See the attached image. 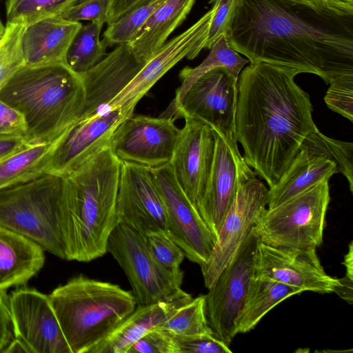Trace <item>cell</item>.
<instances>
[{"label":"cell","instance_id":"7","mask_svg":"<svg viewBox=\"0 0 353 353\" xmlns=\"http://www.w3.org/2000/svg\"><path fill=\"white\" fill-rule=\"evenodd\" d=\"M328 181L324 180L274 208L263 209L252 233L272 247L316 249L323 243L330 201Z\"/></svg>","mask_w":353,"mask_h":353},{"label":"cell","instance_id":"9","mask_svg":"<svg viewBox=\"0 0 353 353\" xmlns=\"http://www.w3.org/2000/svg\"><path fill=\"white\" fill-rule=\"evenodd\" d=\"M238 78L227 68H214L199 77L190 87L180 103L166 112L176 119H190L209 126L234 148Z\"/></svg>","mask_w":353,"mask_h":353},{"label":"cell","instance_id":"21","mask_svg":"<svg viewBox=\"0 0 353 353\" xmlns=\"http://www.w3.org/2000/svg\"><path fill=\"white\" fill-rule=\"evenodd\" d=\"M81 26L80 22L66 20L60 15L25 25L21 39L25 65L65 63L68 48Z\"/></svg>","mask_w":353,"mask_h":353},{"label":"cell","instance_id":"13","mask_svg":"<svg viewBox=\"0 0 353 353\" xmlns=\"http://www.w3.org/2000/svg\"><path fill=\"white\" fill-rule=\"evenodd\" d=\"M268 189L256 175L243 181L221 225L214 248L201 266L205 286L209 289L251 232L268 205Z\"/></svg>","mask_w":353,"mask_h":353},{"label":"cell","instance_id":"8","mask_svg":"<svg viewBox=\"0 0 353 353\" xmlns=\"http://www.w3.org/2000/svg\"><path fill=\"white\" fill-rule=\"evenodd\" d=\"M107 252L124 271L139 305L190 296L181 288L183 272L174 273L164 268L151 253L145 237L128 225H117L109 236Z\"/></svg>","mask_w":353,"mask_h":353},{"label":"cell","instance_id":"44","mask_svg":"<svg viewBox=\"0 0 353 353\" xmlns=\"http://www.w3.org/2000/svg\"><path fill=\"white\" fill-rule=\"evenodd\" d=\"M30 145L23 136L0 134V160Z\"/></svg>","mask_w":353,"mask_h":353},{"label":"cell","instance_id":"27","mask_svg":"<svg viewBox=\"0 0 353 353\" xmlns=\"http://www.w3.org/2000/svg\"><path fill=\"white\" fill-rule=\"evenodd\" d=\"M301 292H303L299 288L276 281L252 278L235 322V334L250 332L274 307Z\"/></svg>","mask_w":353,"mask_h":353},{"label":"cell","instance_id":"35","mask_svg":"<svg viewBox=\"0 0 353 353\" xmlns=\"http://www.w3.org/2000/svg\"><path fill=\"white\" fill-rule=\"evenodd\" d=\"M144 237L151 253L159 263L172 272H183L180 266L185 258L184 252L166 232H150Z\"/></svg>","mask_w":353,"mask_h":353},{"label":"cell","instance_id":"5","mask_svg":"<svg viewBox=\"0 0 353 353\" xmlns=\"http://www.w3.org/2000/svg\"><path fill=\"white\" fill-rule=\"evenodd\" d=\"M49 299L71 353H88L137 307L132 292L79 274Z\"/></svg>","mask_w":353,"mask_h":353},{"label":"cell","instance_id":"37","mask_svg":"<svg viewBox=\"0 0 353 353\" xmlns=\"http://www.w3.org/2000/svg\"><path fill=\"white\" fill-rule=\"evenodd\" d=\"M110 0H77L60 16L75 22L90 21L103 26L107 22Z\"/></svg>","mask_w":353,"mask_h":353},{"label":"cell","instance_id":"23","mask_svg":"<svg viewBox=\"0 0 353 353\" xmlns=\"http://www.w3.org/2000/svg\"><path fill=\"white\" fill-rule=\"evenodd\" d=\"M192 296L171 302L139 305L88 353H127L129 348L149 331L159 327Z\"/></svg>","mask_w":353,"mask_h":353},{"label":"cell","instance_id":"47","mask_svg":"<svg viewBox=\"0 0 353 353\" xmlns=\"http://www.w3.org/2000/svg\"><path fill=\"white\" fill-rule=\"evenodd\" d=\"M343 264L346 268V274L350 279H353V243L351 241L349 244V250L344 256Z\"/></svg>","mask_w":353,"mask_h":353},{"label":"cell","instance_id":"3","mask_svg":"<svg viewBox=\"0 0 353 353\" xmlns=\"http://www.w3.org/2000/svg\"><path fill=\"white\" fill-rule=\"evenodd\" d=\"M121 163L108 147L63 177L60 227L65 260L89 262L107 252L118 224Z\"/></svg>","mask_w":353,"mask_h":353},{"label":"cell","instance_id":"49","mask_svg":"<svg viewBox=\"0 0 353 353\" xmlns=\"http://www.w3.org/2000/svg\"><path fill=\"white\" fill-rule=\"evenodd\" d=\"M294 1L305 2V3H318V2H321V1H327V0H294Z\"/></svg>","mask_w":353,"mask_h":353},{"label":"cell","instance_id":"32","mask_svg":"<svg viewBox=\"0 0 353 353\" xmlns=\"http://www.w3.org/2000/svg\"><path fill=\"white\" fill-rule=\"evenodd\" d=\"M166 0H154L125 13L108 24L102 41L107 46L130 43L150 15Z\"/></svg>","mask_w":353,"mask_h":353},{"label":"cell","instance_id":"34","mask_svg":"<svg viewBox=\"0 0 353 353\" xmlns=\"http://www.w3.org/2000/svg\"><path fill=\"white\" fill-rule=\"evenodd\" d=\"M25 25L7 22L0 39V90L12 75L25 65L22 33Z\"/></svg>","mask_w":353,"mask_h":353},{"label":"cell","instance_id":"28","mask_svg":"<svg viewBox=\"0 0 353 353\" xmlns=\"http://www.w3.org/2000/svg\"><path fill=\"white\" fill-rule=\"evenodd\" d=\"M250 63L232 49L228 43L226 34H222L212 45L207 57L197 66H187L179 73L181 84L176 91L175 97L170 106L176 108L181 101L192 84L205 73L216 68H227L238 78L244 66Z\"/></svg>","mask_w":353,"mask_h":353},{"label":"cell","instance_id":"18","mask_svg":"<svg viewBox=\"0 0 353 353\" xmlns=\"http://www.w3.org/2000/svg\"><path fill=\"white\" fill-rule=\"evenodd\" d=\"M14 337L30 353H71L48 295L19 288L8 297Z\"/></svg>","mask_w":353,"mask_h":353},{"label":"cell","instance_id":"14","mask_svg":"<svg viewBox=\"0 0 353 353\" xmlns=\"http://www.w3.org/2000/svg\"><path fill=\"white\" fill-rule=\"evenodd\" d=\"M253 278L270 280L321 294L334 292L339 279L328 275L315 248H277L259 241Z\"/></svg>","mask_w":353,"mask_h":353},{"label":"cell","instance_id":"29","mask_svg":"<svg viewBox=\"0 0 353 353\" xmlns=\"http://www.w3.org/2000/svg\"><path fill=\"white\" fill-rule=\"evenodd\" d=\"M103 26L90 22L82 25L75 34L65 59V63L75 73L88 72L106 56L107 46L100 40Z\"/></svg>","mask_w":353,"mask_h":353},{"label":"cell","instance_id":"40","mask_svg":"<svg viewBox=\"0 0 353 353\" xmlns=\"http://www.w3.org/2000/svg\"><path fill=\"white\" fill-rule=\"evenodd\" d=\"M179 353H231L230 346L214 334L174 337Z\"/></svg>","mask_w":353,"mask_h":353},{"label":"cell","instance_id":"48","mask_svg":"<svg viewBox=\"0 0 353 353\" xmlns=\"http://www.w3.org/2000/svg\"><path fill=\"white\" fill-rule=\"evenodd\" d=\"M6 30V26L3 24L1 20L0 19V39L4 34Z\"/></svg>","mask_w":353,"mask_h":353},{"label":"cell","instance_id":"25","mask_svg":"<svg viewBox=\"0 0 353 353\" xmlns=\"http://www.w3.org/2000/svg\"><path fill=\"white\" fill-rule=\"evenodd\" d=\"M196 0H166L150 15L128 44L141 62L145 63L184 21Z\"/></svg>","mask_w":353,"mask_h":353},{"label":"cell","instance_id":"41","mask_svg":"<svg viewBox=\"0 0 353 353\" xmlns=\"http://www.w3.org/2000/svg\"><path fill=\"white\" fill-rule=\"evenodd\" d=\"M26 132L23 116L0 100V134H15L26 138Z\"/></svg>","mask_w":353,"mask_h":353},{"label":"cell","instance_id":"38","mask_svg":"<svg viewBox=\"0 0 353 353\" xmlns=\"http://www.w3.org/2000/svg\"><path fill=\"white\" fill-rule=\"evenodd\" d=\"M127 353H179V347L173 336L169 333L154 328L137 342L128 350Z\"/></svg>","mask_w":353,"mask_h":353},{"label":"cell","instance_id":"10","mask_svg":"<svg viewBox=\"0 0 353 353\" xmlns=\"http://www.w3.org/2000/svg\"><path fill=\"white\" fill-rule=\"evenodd\" d=\"M259 242L251 232L205 294V310L214 334L230 346L235 322L243 307L254 275L255 250Z\"/></svg>","mask_w":353,"mask_h":353},{"label":"cell","instance_id":"12","mask_svg":"<svg viewBox=\"0 0 353 353\" xmlns=\"http://www.w3.org/2000/svg\"><path fill=\"white\" fill-rule=\"evenodd\" d=\"M132 116L109 104L80 116L59 136L49 174L65 176L110 147L123 122Z\"/></svg>","mask_w":353,"mask_h":353},{"label":"cell","instance_id":"22","mask_svg":"<svg viewBox=\"0 0 353 353\" xmlns=\"http://www.w3.org/2000/svg\"><path fill=\"white\" fill-rule=\"evenodd\" d=\"M43 251L30 239L0 225V291L33 277L43 266Z\"/></svg>","mask_w":353,"mask_h":353},{"label":"cell","instance_id":"2","mask_svg":"<svg viewBox=\"0 0 353 353\" xmlns=\"http://www.w3.org/2000/svg\"><path fill=\"white\" fill-rule=\"evenodd\" d=\"M298 73L264 62L250 63L238 77L235 137L243 160L272 188L317 129L309 94L294 81Z\"/></svg>","mask_w":353,"mask_h":353},{"label":"cell","instance_id":"42","mask_svg":"<svg viewBox=\"0 0 353 353\" xmlns=\"http://www.w3.org/2000/svg\"><path fill=\"white\" fill-rule=\"evenodd\" d=\"M14 339L12 324L8 305V297L0 291V352H3Z\"/></svg>","mask_w":353,"mask_h":353},{"label":"cell","instance_id":"15","mask_svg":"<svg viewBox=\"0 0 353 353\" xmlns=\"http://www.w3.org/2000/svg\"><path fill=\"white\" fill-rule=\"evenodd\" d=\"M212 13L211 8L184 32L166 41L112 99L111 106L134 114L137 104L161 77L183 59H193L205 49Z\"/></svg>","mask_w":353,"mask_h":353},{"label":"cell","instance_id":"17","mask_svg":"<svg viewBox=\"0 0 353 353\" xmlns=\"http://www.w3.org/2000/svg\"><path fill=\"white\" fill-rule=\"evenodd\" d=\"M121 161L116 209L118 223L143 236L154 232L168 234L165 206L151 168Z\"/></svg>","mask_w":353,"mask_h":353},{"label":"cell","instance_id":"26","mask_svg":"<svg viewBox=\"0 0 353 353\" xmlns=\"http://www.w3.org/2000/svg\"><path fill=\"white\" fill-rule=\"evenodd\" d=\"M59 137L50 143L30 145L1 159L0 189L28 182L49 174Z\"/></svg>","mask_w":353,"mask_h":353},{"label":"cell","instance_id":"50","mask_svg":"<svg viewBox=\"0 0 353 353\" xmlns=\"http://www.w3.org/2000/svg\"><path fill=\"white\" fill-rule=\"evenodd\" d=\"M345 1L353 3V0H345Z\"/></svg>","mask_w":353,"mask_h":353},{"label":"cell","instance_id":"24","mask_svg":"<svg viewBox=\"0 0 353 353\" xmlns=\"http://www.w3.org/2000/svg\"><path fill=\"white\" fill-rule=\"evenodd\" d=\"M339 173L330 159L300 148L279 181L268 192V208H274Z\"/></svg>","mask_w":353,"mask_h":353},{"label":"cell","instance_id":"31","mask_svg":"<svg viewBox=\"0 0 353 353\" xmlns=\"http://www.w3.org/2000/svg\"><path fill=\"white\" fill-rule=\"evenodd\" d=\"M300 148H305L332 161L339 172L347 179L353 192V143L326 137L318 128L305 137Z\"/></svg>","mask_w":353,"mask_h":353},{"label":"cell","instance_id":"20","mask_svg":"<svg viewBox=\"0 0 353 353\" xmlns=\"http://www.w3.org/2000/svg\"><path fill=\"white\" fill-rule=\"evenodd\" d=\"M184 119L170 163L180 186L197 209L210 174L215 140L209 126Z\"/></svg>","mask_w":353,"mask_h":353},{"label":"cell","instance_id":"16","mask_svg":"<svg viewBox=\"0 0 353 353\" xmlns=\"http://www.w3.org/2000/svg\"><path fill=\"white\" fill-rule=\"evenodd\" d=\"M175 120L168 113L159 117L133 114L123 122L110 148L121 161L150 168L167 164L180 132Z\"/></svg>","mask_w":353,"mask_h":353},{"label":"cell","instance_id":"39","mask_svg":"<svg viewBox=\"0 0 353 353\" xmlns=\"http://www.w3.org/2000/svg\"><path fill=\"white\" fill-rule=\"evenodd\" d=\"M237 0H210L213 10L205 49L210 50L214 43L226 34Z\"/></svg>","mask_w":353,"mask_h":353},{"label":"cell","instance_id":"1","mask_svg":"<svg viewBox=\"0 0 353 353\" xmlns=\"http://www.w3.org/2000/svg\"><path fill=\"white\" fill-rule=\"evenodd\" d=\"M230 47L325 83L353 74V3L237 0L226 33Z\"/></svg>","mask_w":353,"mask_h":353},{"label":"cell","instance_id":"6","mask_svg":"<svg viewBox=\"0 0 353 353\" xmlns=\"http://www.w3.org/2000/svg\"><path fill=\"white\" fill-rule=\"evenodd\" d=\"M63 177L46 174L0 189V225L18 232L44 250L65 259L60 227Z\"/></svg>","mask_w":353,"mask_h":353},{"label":"cell","instance_id":"46","mask_svg":"<svg viewBox=\"0 0 353 353\" xmlns=\"http://www.w3.org/2000/svg\"><path fill=\"white\" fill-rule=\"evenodd\" d=\"M3 352H28L30 353V350L26 344L21 340L14 337V339L7 345Z\"/></svg>","mask_w":353,"mask_h":353},{"label":"cell","instance_id":"36","mask_svg":"<svg viewBox=\"0 0 353 353\" xmlns=\"http://www.w3.org/2000/svg\"><path fill=\"white\" fill-rule=\"evenodd\" d=\"M324 97L327 106L353 122V74L335 77Z\"/></svg>","mask_w":353,"mask_h":353},{"label":"cell","instance_id":"33","mask_svg":"<svg viewBox=\"0 0 353 353\" xmlns=\"http://www.w3.org/2000/svg\"><path fill=\"white\" fill-rule=\"evenodd\" d=\"M77 0H6L7 22L27 25L60 15Z\"/></svg>","mask_w":353,"mask_h":353},{"label":"cell","instance_id":"30","mask_svg":"<svg viewBox=\"0 0 353 353\" xmlns=\"http://www.w3.org/2000/svg\"><path fill=\"white\" fill-rule=\"evenodd\" d=\"M157 328L174 337L214 334L206 315L205 295H199L182 303Z\"/></svg>","mask_w":353,"mask_h":353},{"label":"cell","instance_id":"51","mask_svg":"<svg viewBox=\"0 0 353 353\" xmlns=\"http://www.w3.org/2000/svg\"><path fill=\"white\" fill-rule=\"evenodd\" d=\"M0 1H1V0H0Z\"/></svg>","mask_w":353,"mask_h":353},{"label":"cell","instance_id":"4","mask_svg":"<svg viewBox=\"0 0 353 353\" xmlns=\"http://www.w3.org/2000/svg\"><path fill=\"white\" fill-rule=\"evenodd\" d=\"M0 100L24 117L31 145L50 143L79 118L85 101L80 74L65 63L23 65L0 90Z\"/></svg>","mask_w":353,"mask_h":353},{"label":"cell","instance_id":"11","mask_svg":"<svg viewBox=\"0 0 353 353\" xmlns=\"http://www.w3.org/2000/svg\"><path fill=\"white\" fill-rule=\"evenodd\" d=\"M168 219V234L185 256L200 266L205 263L216 239L176 180L170 163L152 168Z\"/></svg>","mask_w":353,"mask_h":353},{"label":"cell","instance_id":"43","mask_svg":"<svg viewBox=\"0 0 353 353\" xmlns=\"http://www.w3.org/2000/svg\"><path fill=\"white\" fill-rule=\"evenodd\" d=\"M154 0H110L106 23H113L127 12Z\"/></svg>","mask_w":353,"mask_h":353},{"label":"cell","instance_id":"45","mask_svg":"<svg viewBox=\"0 0 353 353\" xmlns=\"http://www.w3.org/2000/svg\"><path fill=\"white\" fill-rule=\"evenodd\" d=\"M339 282L340 285L334 292L348 303L352 304L353 298V279H350L345 275L342 279H339Z\"/></svg>","mask_w":353,"mask_h":353},{"label":"cell","instance_id":"19","mask_svg":"<svg viewBox=\"0 0 353 353\" xmlns=\"http://www.w3.org/2000/svg\"><path fill=\"white\" fill-rule=\"evenodd\" d=\"M210 174L197 210L217 239L221 225L241 183L256 175L245 163L239 149L230 147L216 132Z\"/></svg>","mask_w":353,"mask_h":353}]
</instances>
